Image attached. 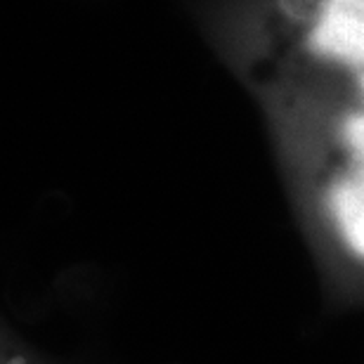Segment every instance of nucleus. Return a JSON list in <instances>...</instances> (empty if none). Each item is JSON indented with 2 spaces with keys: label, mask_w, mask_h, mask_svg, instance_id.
Listing matches in <instances>:
<instances>
[{
  "label": "nucleus",
  "mask_w": 364,
  "mask_h": 364,
  "mask_svg": "<svg viewBox=\"0 0 364 364\" xmlns=\"http://www.w3.org/2000/svg\"><path fill=\"white\" fill-rule=\"evenodd\" d=\"M326 213L341 242L364 263V166L348 164L329 180Z\"/></svg>",
  "instance_id": "2"
},
{
  "label": "nucleus",
  "mask_w": 364,
  "mask_h": 364,
  "mask_svg": "<svg viewBox=\"0 0 364 364\" xmlns=\"http://www.w3.org/2000/svg\"><path fill=\"white\" fill-rule=\"evenodd\" d=\"M338 137L350 164L364 166V109L343 116L338 126Z\"/></svg>",
  "instance_id": "3"
},
{
  "label": "nucleus",
  "mask_w": 364,
  "mask_h": 364,
  "mask_svg": "<svg viewBox=\"0 0 364 364\" xmlns=\"http://www.w3.org/2000/svg\"><path fill=\"white\" fill-rule=\"evenodd\" d=\"M0 364H31L21 353H14V350H5L0 346Z\"/></svg>",
  "instance_id": "5"
},
{
  "label": "nucleus",
  "mask_w": 364,
  "mask_h": 364,
  "mask_svg": "<svg viewBox=\"0 0 364 364\" xmlns=\"http://www.w3.org/2000/svg\"><path fill=\"white\" fill-rule=\"evenodd\" d=\"M360 85H362V95H364V74H362V81H360Z\"/></svg>",
  "instance_id": "6"
},
{
  "label": "nucleus",
  "mask_w": 364,
  "mask_h": 364,
  "mask_svg": "<svg viewBox=\"0 0 364 364\" xmlns=\"http://www.w3.org/2000/svg\"><path fill=\"white\" fill-rule=\"evenodd\" d=\"M284 17L301 26H315L317 19L322 17L326 0H277Z\"/></svg>",
  "instance_id": "4"
},
{
  "label": "nucleus",
  "mask_w": 364,
  "mask_h": 364,
  "mask_svg": "<svg viewBox=\"0 0 364 364\" xmlns=\"http://www.w3.org/2000/svg\"><path fill=\"white\" fill-rule=\"evenodd\" d=\"M305 48L324 62L364 69V0H326L322 17L305 36Z\"/></svg>",
  "instance_id": "1"
}]
</instances>
